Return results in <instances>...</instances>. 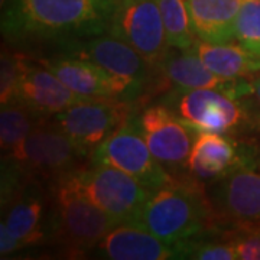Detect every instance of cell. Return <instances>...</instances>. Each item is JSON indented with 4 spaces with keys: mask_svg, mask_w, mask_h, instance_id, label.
<instances>
[{
    "mask_svg": "<svg viewBox=\"0 0 260 260\" xmlns=\"http://www.w3.org/2000/svg\"><path fill=\"white\" fill-rule=\"evenodd\" d=\"M116 0H8L2 34L15 45H65L107 34Z\"/></svg>",
    "mask_w": 260,
    "mask_h": 260,
    "instance_id": "obj_1",
    "label": "cell"
},
{
    "mask_svg": "<svg viewBox=\"0 0 260 260\" xmlns=\"http://www.w3.org/2000/svg\"><path fill=\"white\" fill-rule=\"evenodd\" d=\"M88 160L54 117H47L10 153L2 155V197L29 181L49 185Z\"/></svg>",
    "mask_w": 260,
    "mask_h": 260,
    "instance_id": "obj_2",
    "label": "cell"
},
{
    "mask_svg": "<svg viewBox=\"0 0 260 260\" xmlns=\"http://www.w3.org/2000/svg\"><path fill=\"white\" fill-rule=\"evenodd\" d=\"M135 223L175 247L214 227L215 218L205 186L184 174L152 191Z\"/></svg>",
    "mask_w": 260,
    "mask_h": 260,
    "instance_id": "obj_3",
    "label": "cell"
},
{
    "mask_svg": "<svg viewBox=\"0 0 260 260\" xmlns=\"http://www.w3.org/2000/svg\"><path fill=\"white\" fill-rule=\"evenodd\" d=\"M52 240L73 257L90 254L103 237L117 225L109 214L85 198L73 184L70 174L49 184Z\"/></svg>",
    "mask_w": 260,
    "mask_h": 260,
    "instance_id": "obj_4",
    "label": "cell"
},
{
    "mask_svg": "<svg viewBox=\"0 0 260 260\" xmlns=\"http://www.w3.org/2000/svg\"><path fill=\"white\" fill-rule=\"evenodd\" d=\"M159 103L165 104L197 132L239 136L260 130L249 107L240 99L221 90H168Z\"/></svg>",
    "mask_w": 260,
    "mask_h": 260,
    "instance_id": "obj_5",
    "label": "cell"
},
{
    "mask_svg": "<svg viewBox=\"0 0 260 260\" xmlns=\"http://www.w3.org/2000/svg\"><path fill=\"white\" fill-rule=\"evenodd\" d=\"M62 47L68 55L90 59L126 84L138 103L143 102L146 94L164 90L158 67L150 64L127 42L113 37L109 32L68 42Z\"/></svg>",
    "mask_w": 260,
    "mask_h": 260,
    "instance_id": "obj_6",
    "label": "cell"
},
{
    "mask_svg": "<svg viewBox=\"0 0 260 260\" xmlns=\"http://www.w3.org/2000/svg\"><path fill=\"white\" fill-rule=\"evenodd\" d=\"M70 178L85 198L119 224L135 223L152 192L129 174L93 160L70 172Z\"/></svg>",
    "mask_w": 260,
    "mask_h": 260,
    "instance_id": "obj_7",
    "label": "cell"
},
{
    "mask_svg": "<svg viewBox=\"0 0 260 260\" xmlns=\"http://www.w3.org/2000/svg\"><path fill=\"white\" fill-rule=\"evenodd\" d=\"M138 104L113 99H84L55 114L54 120L84 156L91 159L95 149L136 112Z\"/></svg>",
    "mask_w": 260,
    "mask_h": 260,
    "instance_id": "obj_8",
    "label": "cell"
},
{
    "mask_svg": "<svg viewBox=\"0 0 260 260\" xmlns=\"http://www.w3.org/2000/svg\"><path fill=\"white\" fill-rule=\"evenodd\" d=\"M90 160L120 169L149 191H155L172 179L167 168L150 152L138 126L136 112L95 149Z\"/></svg>",
    "mask_w": 260,
    "mask_h": 260,
    "instance_id": "obj_9",
    "label": "cell"
},
{
    "mask_svg": "<svg viewBox=\"0 0 260 260\" xmlns=\"http://www.w3.org/2000/svg\"><path fill=\"white\" fill-rule=\"evenodd\" d=\"M22 249L51 244L52 213L49 185L35 181L2 198V221Z\"/></svg>",
    "mask_w": 260,
    "mask_h": 260,
    "instance_id": "obj_10",
    "label": "cell"
},
{
    "mask_svg": "<svg viewBox=\"0 0 260 260\" xmlns=\"http://www.w3.org/2000/svg\"><path fill=\"white\" fill-rule=\"evenodd\" d=\"M136 120L150 152L172 175H184L197 130L162 103L145 106Z\"/></svg>",
    "mask_w": 260,
    "mask_h": 260,
    "instance_id": "obj_11",
    "label": "cell"
},
{
    "mask_svg": "<svg viewBox=\"0 0 260 260\" xmlns=\"http://www.w3.org/2000/svg\"><path fill=\"white\" fill-rule=\"evenodd\" d=\"M109 34L127 42L156 67L171 48L156 0H116Z\"/></svg>",
    "mask_w": 260,
    "mask_h": 260,
    "instance_id": "obj_12",
    "label": "cell"
},
{
    "mask_svg": "<svg viewBox=\"0 0 260 260\" xmlns=\"http://www.w3.org/2000/svg\"><path fill=\"white\" fill-rule=\"evenodd\" d=\"M205 194L215 225L260 221V172L253 165L236 168L205 185Z\"/></svg>",
    "mask_w": 260,
    "mask_h": 260,
    "instance_id": "obj_13",
    "label": "cell"
},
{
    "mask_svg": "<svg viewBox=\"0 0 260 260\" xmlns=\"http://www.w3.org/2000/svg\"><path fill=\"white\" fill-rule=\"evenodd\" d=\"M254 150L230 135L197 132V138L186 162V172L195 181L208 185L236 168L253 165Z\"/></svg>",
    "mask_w": 260,
    "mask_h": 260,
    "instance_id": "obj_14",
    "label": "cell"
},
{
    "mask_svg": "<svg viewBox=\"0 0 260 260\" xmlns=\"http://www.w3.org/2000/svg\"><path fill=\"white\" fill-rule=\"evenodd\" d=\"M77 95L83 99H113L138 103L130 88L90 59L75 55L35 58Z\"/></svg>",
    "mask_w": 260,
    "mask_h": 260,
    "instance_id": "obj_15",
    "label": "cell"
},
{
    "mask_svg": "<svg viewBox=\"0 0 260 260\" xmlns=\"http://www.w3.org/2000/svg\"><path fill=\"white\" fill-rule=\"evenodd\" d=\"M81 100L83 97L73 93L52 71L26 54L10 102L22 103L44 116L54 117Z\"/></svg>",
    "mask_w": 260,
    "mask_h": 260,
    "instance_id": "obj_16",
    "label": "cell"
},
{
    "mask_svg": "<svg viewBox=\"0 0 260 260\" xmlns=\"http://www.w3.org/2000/svg\"><path fill=\"white\" fill-rule=\"evenodd\" d=\"M164 90H221L237 97L243 80H229L214 74L191 49L169 48L158 65Z\"/></svg>",
    "mask_w": 260,
    "mask_h": 260,
    "instance_id": "obj_17",
    "label": "cell"
},
{
    "mask_svg": "<svg viewBox=\"0 0 260 260\" xmlns=\"http://www.w3.org/2000/svg\"><path fill=\"white\" fill-rule=\"evenodd\" d=\"M95 257L110 260H172L177 249L162 242L136 223L117 224L107 233L97 247Z\"/></svg>",
    "mask_w": 260,
    "mask_h": 260,
    "instance_id": "obj_18",
    "label": "cell"
},
{
    "mask_svg": "<svg viewBox=\"0 0 260 260\" xmlns=\"http://www.w3.org/2000/svg\"><path fill=\"white\" fill-rule=\"evenodd\" d=\"M189 49L208 70L223 78L244 80L260 73V56L251 54L240 44H215L197 38Z\"/></svg>",
    "mask_w": 260,
    "mask_h": 260,
    "instance_id": "obj_19",
    "label": "cell"
},
{
    "mask_svg": "<svg viewBox=\"0 0 260 260\" xmlns=\"http://www.w3.org/2000/svg\"><path fill=\"white\" fill-rule=\"evenodd\" d=\"M195 35L207 42L234 41V22L243 0H185Z\"/></svg>",
    "mask_w": 260,
    "mask_h": 260,
    "instance_id": "obj_20",
    "label": "cell"
},
{
    "mask_svg": "<svg viewBox=\"0 0 260 260\" xmlns=\"http://www.w3.org/2000/svg\"><path fill=\"white\" fill-rule=\"evenodd\" d=\"M48 116L35 112L19 102L2 104L0 112V145L2 155H8Z\"/></svg>",
    "mask_w": 260,
    "mask_h": 260,
    "instance_id": "obj_21",
    "label": "cell"
},
{
    "mask_svg": "<svg viewBox=\"0 0 260 260\" xmlns=\"http://www.w3.org/2000/svg\"><path fill=\"white\" fill-rule=\"evenodd\" d=\"M169 47L189 49L197 41L185 0H156Z\"/></svg>",
    "mask_w": 260,
    "mask_h": 260,
    "instance_id": "obj_22",
    "label": "cell"
},
{
    "mask_svg": "<svg viewBox=\"0 0 260 260\" xmlns=\"http://www.w3.org/2000/svg\"><path fill=\"white\" fill-rule=\"evenodd\" d=\"M215 232L232 246L237 260H260V221L218 224Z\"/></svg>",
    "mask_w": 260,
    "mask_h": 260,
    "instance_id": "obj_23",
    "label": "cell"
},
{
    "mask_svg": "<svg viewBox=\"0 0 260 260\" xmlns=\"http://www.w3.org/2000/svg\"><path fill=\"white\" fill-rule=\"evenodd\" d=\"M234 41L260 56V0H243L234 22Z\"/></svg>",
    "mask_w": 260,
    "mask_h": 260,
    "instance_id": "obj_24",
    "label": "cell"
},
{
    "mask_svg": "<svg viewBox=\"0 0 260 260\" xmlns=\"http://www.w3.org/2000/svg\"><path fill=\"white\" fill-rule=\"evenodd\" d=\"M25 56L26 54L20 51H13L10 48H3L2 51V75H0L2 104L9 103L13 99L19 75L22 73Z\"/></svg>",
    "mask_w": 260,
    "mask_h": 260,
    "instance_id": "obj_25",
    "label": "cell"
},
{
    "mask_svg": "<svg viewBox=\"0 0 260 260\" xmlns=\"http://www.w3.org/2000/svg\"><path fill=\"white\" fill-rule=\"evenodd\" d=\"M239 99L249 107L253 117L257 120L260 126V73L246 81L244 90Z\"/></svg>",
    "mask_w": 260,
    "mask_h": 260,
    "instance_id": "obj_26",
    "label": "cell"
}]
</instances>
